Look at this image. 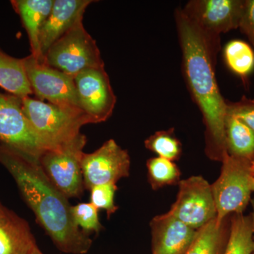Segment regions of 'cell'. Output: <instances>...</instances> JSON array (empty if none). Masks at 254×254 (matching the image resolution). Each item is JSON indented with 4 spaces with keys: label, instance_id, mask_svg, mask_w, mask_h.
Listing matches in <instances>:
<instances>
[{
    "label": "cell",
    "instance_id": "1",
    "mask_svg": "<svg viewBox=\"0 0 254 254\" xmlns=\"http://www.w3.org/2000/svg\"><path fill=\"white\" fill-rule=\"evenodd\" d=\"M0 164L13 177L23 200L57 248L65 254H86L93 241L76 226L68 198L52 183L38 160L0 143Z\"/></svg>",
    "mask_w": 254,
    "mask_h": 254
},
{
    "label": "cell",
    "instance_id": "2",
    "mask_svg": "<svg viewBox=\"0 0 254 254\" xmlns=\"http://www.w3.org/2000/svg\"><path fill=\"white\" fill-rule=\"evenodd\" d=\"M175 22L182 52L184 76L203 115L205 151L209 158L222 162L228 154L225 132L227 100L220 93L215 77L217 57L182 9L176 10Z\"/></svg>",
    "mask_w": 254,
    "mask_h": 254
},
{
    "label": "cell",
    "instance_id": "3",
    "mask_svg": "<svg viewBox=\"0 0 254 254\" xmlns=\"http://www.w3.org/2000/svg\"><path fill=\"white\" fill-rule=\"evenodd\" d=\"M23 110L38 136L49 149L72 139L91 124L84 113L64 109L30 96L22 98Z\"/></svg>",
    "mask_w": 254,
    "mask_h": 254
},
{
    "label": "cell",
    "instance_id": "4",
    "mask_svg": "<svg viewBox=\"0 0 254 254\" xmlns=\"http://www.w3.org/2000/svg\"><path fill=\"white\" fill-rule=\"evenodd\" d=\"M245 4V0H191L182 9L217 57L220 35L239 28Z\"/></svg>",
    "mask_w": 254,
    "mask_h": 254
},
{
    "label": "cell",
    "instance_id": "5",
    "mask_svg": "<svg viewBox=\"0 0 254 254\" xmlns=\"http://www.w3.org/2000/svg\"><path fill=\"white\" fill-rule=\"evenodd\" d=\"M44 63L73 78L88 68L104 66L96 41L86 31L83 21L50 47Z\"/></svg>",
    "mask_w": 254,
    "mask_h": 254
},
{
    "label": "cell",
    "instance_id": "6",
    "mask_svg": "<svg viewBox=\"0 0 254 254\" xmlns=\"http://www.w3.org/2000/svg\"><path fill=\"white\" fill-rule=\"evenodd\" d=\"M87 138L80 133L56 148L46 150L39 163L52 183L66 198H80L84 190L81 162Z\"/></svg>",
    "mask_w": 254,
    "mask_h": 254
},
{
    "label": "cell",
    "instance_id": "7",
    "mask_svg": "<svg viewBox=\"0 0 254 254\" xmlns=\"http://www.w3.org/2000/svg\"><path fill=\"white\" fill-rule=\"evenodd\" d=\"M221 173L212 186L218 222L231 213H243L250 201L251 161L227 154L222 161Z\"/></svg>",
    "mask_w": 254,
    "mask_h": 254
},
{
    "label": "cell",
    "instance_id": "8",
    "mask_svg": "<svg viewBox=\"0 0 254 254\" xmlns=\"http://www.w3.org/2000/svg\"><path fill=\"white\" fill-rule=\"evenodd\" d=\"M0 143L38 161L49 150L26 118L21 98L9 93H0Z\"/></svg>",
    "mask_w": 254,
    "mask_h": 254
},
{
    "label": "cell",
    "instance_id": "9",
    "mask_svg": "<svg viewBox=\"0 0 254 254\" xmlns=\"http://www.w3.org/2000/svg\"><path fill=\"white\" fill-rule=\"evenodd\" d=\"M23 63L32 91L37 99L46 100L64 109L84 113L80 105L73 77L40 63L31 55L23 58Z\"/></svg>",
    "mask_w": 254,
    "mask_h": 254
},
{
    "label": "cell",
    "instance_id": "10",
    "mask_svg": "<svg viewBox=\"0 0 254 254\" xmlns=\"http://www.w3.org/2000/svg\"><path fill=\"white\" fill-rule=\"evenodd\" d=\"M176 201L169 213L195 230L216 218L212 186L204 178L190 177L180 181Z\"/></svg>",
    "mask_w": 254,
    "mask_h": 254
},
{
    "label": "cell",
    "instance_id": "11",
    "mask_svg": "<svg viewBox=\"0 0 254 254\" xmlns=\"http://www.w3.org/2000/svg\"><path fill=\"white\" fill-rule=\"evenodd\" d=\"M73 79L81 110L91 124L107 121L113 115L117 98L105 66L88 68Z\"/></svg>",
    "mask_w": 254,
    "mask_h": 254
},
{
    "label": "cell",
    "instance_id": "12",
    "mask_svg": "<svg viewBox=\"0 0 254 254\" xmlns=\"http://www.w3.org/2000/svg\"><path fill=\"white\" fill-rule=\"evenodd\" d=\"M130 156L115 142L110 139L91 153H85L81 167L85 189L91 190L98 185L115 184L128 177Z\"/></svg>",
    "mask_w": 254,
    "mask_h": 254
},
{
    "label": "cell",
    "instance_id": "13",
    "mask_svg": "<svg viewBox=\"0 0 254 254\" xmlns=\"http://www.w3.org/2000/svg\"><path fill=\"white\" fill-rule=\"evenodd\" d=\"M94 2L92 0H54L53 7L45 21L40 34V48L42 58L50 47L83 21L86 8Z\"/></svg>",
    "mask_w": 254,
    "mask_h": 254
},
{
    "label": "cell",
    "instance_id": "14",
    "mask_svg": "<svg viewBox=\"0 0 254 254\" xmlns=\"http://www.w3.org/2000/svg\"><path fill=\"white\" fill-rule=\"evenodd\" d=\"M152 254H185L193 243L197 230L167 213L150 222Z\"/></svg>",
    "mask_w": 254,
    "mask_h": 254
},
{
    "label": "cell",
    "instance_id": "15",
    "mask_svg": "<svg viewBox=\"0 0 254 254\" xmlns=\"http://www.w3.org/2000/svg\"><path fill=\"white\" fill-rule=\"evenodd\" d=\"M36 247L28 222L0 202V254H30Z\"/></svg>",
    "mask_w": 254,
    "mask_h": 254
},
{
    "label": "cell",
    "instance_id": "16",
    "mask_svg": "<svg viewBox=\"0 0 254 254\" xmlns=\"http://www.w3.org/2000/svg\"><path fill=\"white\" fill-rule=\"evenodd\" d=\"M54 0H12L13 9L21 18L27 33L31 55L44 63L40 48V34L53 7Z\"/></svg>",
    "mask_w": 254,
    "mask_h": 254
},
{
    "label": "cell",
    "instance_id": "17",
    "mask_svg": "<svg viewBox=\"0 0 254 254\" xmlns=\"http://www.w3.org/2000/svg\"><path fill=\"white\" fill-rule=\"evenodd\" d=\"M0 87L9 94L22 98L33 94L23 59L13 58L0 50Z\"/></svg>",
    "mask_w": 254,
    "mask_h": 254
},
{
    "label": "cell",
    "instance_id": "18",
    "mask_svg": "<svg viewBox=\"0 0 254 254\" xmlns=\"http://www.w3.org/2000/svg\"><path fill=\"white\" fill-rule=\"evenodd\" d=\"M227 153L236 158L254 160V131L242 120L227 113L225 124Z\"/></svg>",
    "mask_w": 254,
    "mask_h": 254
},
{
    "label": "cell",
    "instance_id": "19",
    "mask_svg": "<svg viewBox=\"0 0 254 254\" xmlns=\"http://www.w3.org/2000/svg\"><path fill=\"white\" fill-rule=\"evenodd\" d=\"M225 220L216 218L197 230L193 243L185 254H224L228 242L229 234Z\"/></svg>",
    "mask_w": 254,
    "mask_h": 254
},
{
    "label": "cell",
    "instance_id": "20",
    "mask_svg": "<svg viewBox=\"0 0 254 254\" xmlns=\"http://www.w3.org/2000/svg\"><path fill=\"white\" fill-rule=\"evenodd\" d=\"M254 252V225L252 216L234 214L224 254H252Z\"/></svg>",
    "mask_w": 254,
    "mask_h": 254
},
{
    "label": "cell",
    "instance_id": "21",
    "mask_svg": "<svg viewBox=\"0 0 254 254\" xmlns=\"http://www.w3.org/2000/svg\"><path fill=\"white\" fill-rule=\"evenodd\" d=\"M228 67L244 81L254 69V52L252 47L240 40L229 42L224 50Z\"/></svg>",
    "mask_w": 254,
    "mask_h": 254
},
{
    "label": "cell",
    "instance_id": "22",
    "mask_svg": "<svg viewBox=\"0 0 254 254\" xmlns=\"http://www.w3.org/2000/svg\"><path fill=\"white\" fill-rule=\"evenodd\" d=\"M148 180L153 190L180 183V170L176 164L167 159L150 158L147 161Z\"/></svg>",
    "mask_w": 254,
    "mask_h": 254
},
{
    "label": "cell",
    "instance_id": "23",
    "mask_svg": "<svg viewBox=\"0 0 254 254\" xmlns=\"http://www.w3.org/2000/svg\"><path fill=\"white\" fill-rule=\"evenodd\" d=\"M147 149L156 153L160 158L175 161L182 154V143L175 134V128L155 132L145 141Z\"/></svg>",
    "mask_w": 254,
    "mask_h": 254
},
{
    "label": "cell",
    "instance_id": "24",
    "mask_svg": "<svg viewBox=\"0 0 254 254\" xmlns=\"http://www.w3.org/2000/svg\"><path fill=\"white\" fill-rule=\"evenodd\" d=\"M71 217L75 225L86 233L101 231L103 225L98 217V210L90 203H81L71 206Z\"/></svg>",
    "mask_w": 254,
    "mask_h": 254
},
{
    "label": "cell",
    "instance_id": "25",
    "mask_svg": "<svg viewBox=\"0 0 254 254\" xmlns=\"http://www.w3.org/2000/svg\"><path fill=\"white\" fill-rule=\"evenodd\" d=\"M118 187L115 184L98 185L93 187L91 190V203L95 208L104 210L108 214V218L118 210V207L115 204V192Z\"/></svg>",
    "mask_w": 254,
    "mask_h": 254
},
{
    "label": "cell",
    "instance_id": "26",
    "mask_svg": "<svg viewBox=\"0 0 254 254\" xmlns=\"http://www.w3.org/2000/svg\"><path fill=\"white\" fill-rule=\"evenodd\" d=\"M227 112L240 119L254 131V99L243 96L235 103L227 100Z\"/></svg>",
    "mask_w": 254,
    "mask_h": 254
},
{
    "label": "cell",
    "instance_id": "27",
    "mask_svg": "<svg viewBox=\"0 0 254 254\" xmlns=\"http://www.w3.org/2000/svg\"><path fill=\"white\" fill-rule=\"evenodd\" d=\"M239 28L247 36L254 48V0H245Z\"/></svg>",
    "mask_w": 254,
    "mask_h": 254
},
{
    "label": "cell",
    "instance_id": "28",
    "mask_svg": "<svg viewBox=\"0 0 254 254\" xmlns=\"http://www.w3.org/2000/svg\"><path fill=\"white\" fill-rule=\"evenodd\" d=\"M30 254H44L43 252H41V250L38 248V246L33 250V252H31Z\"/></svg>",
    "mask_w": 254,
    "mask_h": 254
},
{
    "label": "cell",
    "instance_id": "29",
    "mask_svg": "<svg viewBox=\"0 0 254 254\" xmlns=\"http://www.w3.org/2000/svg\"><path fill=\"white\" fill-rule=\"evenodd\" d=\"M252 207H253V213H252V220H253V225H254V198L252 200Z\"/></svg>",
    "mask_w": 254,
    "mask_h": 254
},
{
    "label": "cell",
    "instance_id": "30",
    "mask_svg": "<svg viewBox=\"0 0 254 254\" xmlns=\"http://www.w3.org/2000/svg\"><path fill=\"white\" fill-rule=\"evenodd\" d=\"M251 170H252V175L254 178V160L251 162Z\"/></svg>",
    "mask_w": 254,
    "mask_h": 254
},
{
    "label": "cell",
    "instance_id": "31",
    "mask_svg": "<svg viewBox=\"0 0 254 254\" xmlns=\"http://www.w3.org/2000/svg\"><path fill=\"white\" fill-rule=\"evenodd\" d=\"M252 191H254V178L252 179Z\"/></svg>",
    "mask_w": 254,
    "mask_h": 254
}]
</instances>
